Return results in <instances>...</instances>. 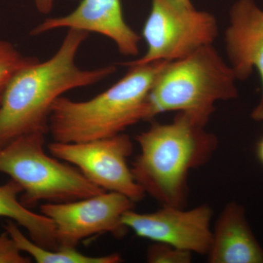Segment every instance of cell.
<instances>
[{
    "label": "cell",
    "instance_id": "obj_3",
    "mask_svg": "<svg viewBox=\"0 0 263 263\" xmlns=\"http://www.w3.org/2000/svg\"><path fill=\"white\" fill-rule=\"evenodd\" d=\"M167 62L127 65L129 70L124 77L86 101L62 96L57 99L48 121L53 141L78 143L110 138L148 120V96Z\"/></svg>",
    "mask_w": 263,
    "mask_h": 263
},
{
    "label": "cell",
    "instance_id": "obj_17",
    "mask_svg": "<svg viewBox=\"0 0 263 263\" xmlns=\"http://www.w3.org/2000/svg\"><path fill=\"white\" fill-rule=\"evenodd\" d=\"M10 235L5 231L0 234V263H29L30 257L22 254Z\"/></svg>",
    "mask_w": 263,
    "mask_h": 263
},
{
    "label": "cell",
    "instance_id": "obj_16",
    "mask_svg": "<svg viewBox=\"0 0 263 263\" xmlns=\"http://www.w3.org/2000/svg\"><path fill=\"white\" fill-rule=\"evenodd\" d=\"M191 252L167 243L155 242L147 250V262L150 263H190Z\"/></svg>",
    "mask_w": 263,
    "mask_h": 263
},
{
    "label": "cell",
    "instance_id": "obj_6",
    "mask_svg": "<svg viewBox=\"0 0 263 263\" xmlns=\"http://www.w3.org/2000/svg\"><path fill=\"white\" fill-rule=\"evenodd\" d=\"M215 17L176 0H152V8L142 36L147 51L125 66L184 58L203 46L212 45L218 36Z\"/></svg>",
    "mask_w": 263,
    "mask_h": 263
},
{
    "label": "cell",
    "instance_id": "obj_9",
    "mask_svg": "<svg viewBox=\"0 0 263 263\" xmlns=\"http://www.w3.org/2000/svg\"><path fill=\"white\" fill-rule=\"evenodd\" d=\"M212 208L204 204L190 210L163 206L155 212L138 213L132 209L122 221L140 238L207 255L212 240Z\"/></svg>",
    "mask_w": 263,
    "mask_h": 263
},
{
    "label": "cell",
    "instance_id": "obj_2",
    "mask_svg": "<svg viewBox=\"0 0 263 263\" xmlns=\"http://www.w3.org/2000/svg\"><path fill=\"white\" fill-rule=\"evenodd\" d=\"M136 140L140 153L131 170L137 183L162 206L184 207L189 174L210 160L217 148L216 137L178 113L171 123H154Z\"/></svg>",
    "mask_w": 263,
    "mask_h": 263
},
{
    "label": "cell",
    "instance_id": "obj_14",
    "mask_svg": "<svg viewBox=\"0 0 263 263\" xmlns=\"http://www.w3.org/2000/svg\"><path fill=\"white\" fill-rule=\"evenodd\" d=\"M5 231L14 240L18 248L38 263H119L122 257L119 254L91 257L79 252L72 247H59L51 250L44 248L27 238L15 221L9 220L4 226Z\"/></svg>",
    "mask_w": 263,
    "mask_h": 263
},
{
    "label": "cell",
    "instance_id": "obj_10",
    "mask_svg": "<svg viewBox=\"0 0 263 263\" xmlns=\"http://www.w3.org/2000/svg\"><path fill=\"white\" fill-rule=\"evenodd\" d=\"M62 28L102 34L111 40L124 56H136L139 52L141 37L125 22L121 0H82L69 14L46 18L30 34L37 36Z\"/></svg>",
    "mask_w": 263,
    "mask_h": 263
},
{
    "label": "cell",
    "instance_id": "obj_21",
    "mask_svg": "<svg viewBox=\"0 0 263 263\" xmlns=\"http://www.w3.org/2000/svg\"><path fill=\"white\" fill-rule=\"evenodd\" d=\"M1 99H2V91H0V102H1Z\"/></svg>",
    "mask_w": 263,
    "mask_h": 263
},
{
    "label": "cell",
    "instance_id": "obj_15",
    "mask_svg": "<svg viewBox=\"0 0 263 263\" xmlns=\"http://www.w3.org/2000/svg\"><path fill=\"white\" fill-rule=\"evenodd\" d=\"M37 58L24 56L12 43L0 41V91L21 69L37 61Z\"/></svg>",
    "mask_w": 263,
    "mask_h": 263
},
{
    "label": "cell",
    "instance_id": "obj_19",
    "mask_svg": "<svg viewBox=\"0 0 263 263\" xmlns=\"http://www.w3.org/2000/svg\"><path fill=\"white\" fill-rule=\"evenodd\" d=\"M257 156L259 162L263 164V137L257 143Z\"/></svg>",
    "mask_w": 263,
    "mask_h": 263
},
{
    "label": "cell",
    "instance_id": "obj_13",
    "mask_svg": "<svg viewBox=\"0 0 263 263\" xmlns=\"http://www.w3.org/2000/svg\"><path fill=\"white\" fill-rule=\"evenodd\" d=\"M22 192V188L12 179L0 185V217L7 218L24 228L38 245L51 250L59 249L53 221L24 205L18 197Z\"/></svg>",
    "mask_w": 263,
    "mask_h": 263
},
{
    "label": "cell",
    "instance_id": "obj_12",
    "mask_svg": "<svg viewBox=\"0 0 263 263\" xmlns=\"http://www.w3.org/2000/svg\"><path fill=\"white\" fill-rule=\"evenodd\" d=\"M207 256L210 263H263V249L237 202L227 204L218 218Z\"/></svg>",
    "mask_w": 263,
    "mask_h": 263
},
{
    "label": "cell",
    "instance_id": "obj_5",
    "mask_svg": "<svg viewBox=\"0 0 263 263\" xmlns=\"http://www.w3.org/2000/svg\"><path fill=\"white\" fill-rule=\"evenodd\" d=\"M46 134L38 131L24 135L0 149V173L22 188L24 205L29 209L39 202L73 201L105 192L75 166L47 155Z\"/></svg>",
    "mask_w": 263,
    "mask_h": 263
},
{
    "label": "cell",
    "instance_id": "obj_11",
    "mask_svg": "<svg viewBox=\"0 0 263 263\" xmlns=\"http://www.w3.org/2000/svg\"><path fill=\"white\" fill-rule=\"evenodd\" d=\"M226 43L230 65L238 80L248 79L254 69L259 72L262 97L252 117L263 121V10L254 0H238L233 5Z\"/></svg>",
    "mask_w": 263,
    "mask_h": 263
},
{
    "label": "cell",
    "instance_id": "obj_18",
    "mask_svg": "<svg viewBox=\"0 0 263 263\" xmlns=\"http://www.w3.org/2000/svg\"><path fill=\"white\" fill-rule=\"evenodd\" d=\"M55 0H34L36 8L42 14H48L51 11Z\"/></svg>",
    "mask_w": 263,
    "mask_h": 263
},
{
    "label": "cell",
    "instance_id": "obj_4",
    "mask_svg": "<svg viewBox=\"0 0 263 263\" xmlns=\"http://www.w3.org/2000/svg\"><path fill=\"white\" fill-rule=\"evenodd\" d=\"M234 71L212 45L164 66L148 96V120L169 111L206 126L216 102L238 96Z\"/></svg>",
    "mask_w": 263,
    "mask_h": 263
},
{
    "label": "cell",
    "instance_id": "obj_8",
    "mask_svg": "<svg viewBox=\"0 0 263 263\" xmlns=\"http://www.w3.org/2000/svg\"><path fill=\"white\" fill-rule=\"evenodd\" d=\"M134 204L122 194L105 191L73 201L45 202L40 211L53 221L59 247L76 248L95 235L124 237L128 229L122 217Z\"/></svg>",
    "mask_w": 263,
    "mask_h": 263
},
{
    "label": "cell",
    "instance_id": "obj_20",
    "mask_svg": "<svg viewBox=\"0 0 263 263\" xmlns=\"http://www.w3.org/2000/svg\"><path fill=\"white\" fill-rule=\"evenodd\" d=\"M176 1H177L178 3H181V4L185 5V6L194 7L190 0H176Z\"/></svg>",
    "mask_w": 263,
    "mask_h": 263
},
{
    "label": "cell",
    "instance_id": "obj_1",
    "mask_svg": "<svg viewBox=\"0 0 263 263\" xmlns=\"http://www.w3.org/2000/svg\"><path fill=\"white\" fill-rule=\"evenodd\" d=\"M89 33L70 29L49 60H37L18 71L2 91L0 149L19 137L48 132L52 105L64 93L94 85L113 75L115 65L82 70L76 56Z\"/></svg>",
    "mask_w": 263,
    "mask_h": 263
},
{
    "label": "cell",
    "instance_id": "obj_7",
    "mask_svg": "<svg viewBox=\"0 0 263 263\" xmlns=\"http://www.w3.org/2000/svg\"><path fill=\"white\" fill-rule=\"evenodd\" d=\"M48 148L51 155L75 166L105 191L122 194L134 202L146 195L127 164L133 144L127 134L78 143L53 141Z\"/></svg>",
    "mask_w": 263,
    "mask_h": 263
}]
</instances>
